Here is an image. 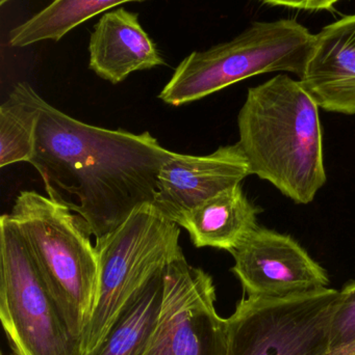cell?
Returning a JSON list of instances; mask_svg holds the SVG:
<instances>
[{
    "label": "cell",
    "instance_id": "cell-1",
    "mask_svg": "<svg viewBox=\"0 0 355 355\" xmlns=\"http://www.w3.org/2000/svg\"><path fill=\"white\" fill-rule=\"evenodd\" d=\"M173 154L149 132L92 126L44 100L29 164L48 196L87 221L96 243L154 204L160 168Z\"/></svg>",
    "mask_w": 355,
    "mask_h": 355
},
{
    "label": "cell",
    "instance_id": "cell-2",
    "mask_svg": "<svg viewBox=\"0 0 355 355\" xmlns=\"http://www.w3.org/2000/svg\"><path fill=\"white\" fill-rule=\"evenodd\" d=\"M319 110L300 80L281 74L250 87L238 116L250 173L296 204L312 202L327 183Z\"/></svg>",
    "mask_w": 355,
    "mask_h": 355
},
{
    "label": "cell",
    "instance_id": "cell-3",
    "mask_svg": "<svg viewBox=\"0 0 355 355\" xmlns=\"http://www.w3.org/2000/svg\"><path fill=\"white\" fill-rule=\"evenodd\" d=\"M8 214L69 329L83 341L98 285L97 252L87 221L35 190L21 191Z\"/></svg>",
    "mask_w": 355,
    "mask_h": 355
},
{
    "label": "cell",
    "instance_id": "cell-4",
    "mask_svg": "<svg viewBox=\"0 0 355 355\" xmlns=\"http://www.w3.org/2000/svg\"><path fill=\"white\" fill-rule=\"evenodd\" d=\"M314 40L294 19L252 23L235 39L183 58L158 98L177 107L265 73L291 72L300 78Z\"/></svg>",
    "mask_w": 355,
    "mask_h": 355
},
{
    "label": "cell",
    "instance_id": "cell-5",
    "mask_svg": "<svg viewBox=\"0 0 355 355\" xmlns=\"http://www.w3.org/2000/svg\"><path fill=\"white\" fill-rule=\"evenodd\" d=\"M179 236V225L154 204H147L96 242L98 285L91 320L83 337L85 355L101 344L126 304L154 275L185 256Z\"/></svg>",
    "mask_w": 355,
    "mask_h": 355
},
{
    "label": "cell",
    "instance_id": "cell-6",
    "mask_svg": "<svg viewBox=\"0 0 355 355\" xmlns=\"http://www.w3.org/2000/svg\"><path fill=\"white\" fill-rule=\"evenodd\" d=\"M0 320L12 355H85L8 213L0 218Z\"/></svg>",
    "mask_w": 355,
    "mask_h": 355
},
{
    "label": "cell",
    "instance_id": "cell-7",
    "mask_svg": "<svg viewBox=\"0 0 355 355\" xmlns=\"http://www.w3.org/2000/svg\"><path fill=\"white\" fill-rule=\"evenodd\" d=\"M339 304L333 288L243 297L229 318L227 355H327Z\"/></svg>",
    "mask_w": 355,
    "mask_h": 355
},
{
    "label": "cell",
    "instance_id": "cell-8",
    "mask_svg": "<svg viewBox=\"0 0 355 355\" xmlns=\"http://www.w3.org/2000/svg\"><path fill=\"white\" fill-rule=\"evenodd\" d=\"M215 304L212 277L185 256L173 261L165 270L162 310L144 355H227L229 323Z\"/></svg>",
    "mask_w": 355,
    "mask_h": 355
},
{
    "label": "cell",
    "instance_id": "cell-9",
    "mask_svg": "<svg viewBox=\"0 0 355 355\" xmlns=\"http://www.w3.org/2000/svg\"><path fill=\"white\" fill-rule=\"evenodd\" d=\"M231 271L247 296L281 297L327 288L325 269L291 236L258 227L233 252Z\"/></svg>",
    "mask_w": 355,
    "mask_h": 355
},
{
    "label": "cell",
    "instance_id": "cell-10",
    "mask_svg": "<svg viewBox=\"0 0 355 355\" xmlns=\"http://www.w3.org/2000/svg\"><path fill=\"white\" fill-rule=\"evenodd\" d=\"M250 175L238 143L204 156L174 152L160 168L154 206L179 225L190 211Z\"/></svg>",
    "mask_w": 355,
    "mask_h": 355
},
{
    "label": "cell",
    "instance_id": "cell-11",
    "mask_svg": "<svg viewBox=\"0 0 355 355\" xmlns=\"http://www.w3.org/2000/svg\"><path fill=\"white\" fill-rule=\"evenodd\" d=\"M300 83L322 110L355 114V14L315 35Z\"/></svg>",
    "mask_w": 355,
    "mask_h": 355
},
{
    "label": "cell",
    "instance_id": "cell-12",
    "mask_svg": "<svg viewBox=\"0 0 355 355\" xmlns=\"http://www.w3.org/2000/svg\"><path fill=\"white\" fill-rule=\"evenodd\" d=\"M89 53V68L113 85L122 83L131 73L166 64L137 12L123 8L104 12L94 25Z\"/></svg>",
    "mask_w": 355,
    "mask_h": 355
},
{
    "label": "cell",
    "instance_id": "cell-13",
    "mask_svg": "<svg viewBox=\"0 0 355 355\" xmlns=\"http://www.w3.org/2000/svg\"><path fill=\"white\" fill-rule=\"evenodd\" d=\"M260 212L238 184L190 211L179 225L189 233L195 248L233 252L258 227Z\"/></svg>",
    "mask_w": 355,
    "mask_h": 355
},
{
    "label": "cell",
    "instance_id": "cell-14",
    "mask_svg": "<svg viewBox=\"0 0 355 355\" xmlns=\"http://www.w3.org/2000/svg\"><path fill=\"white\" fill-rule=\"evenodd\" d=\"M165 270L154 275L126 304L104 341L89 355L145 354L162 310Z\"/></svg>",
    "mask_w": 355,
    "mask_h": 355
},
{
    "label": "cell",
    "instance_id": "cell-15",
    "mask_svg": "<svg viewBox=\"0 0 355 355\" xmlns=\"http://www.w3.org/2000/svg\"><path fill=\"white\" fill-rule=\"evenodd\" d=\"M44 99L27 83H19L0 107V168L31 162Z\"/></svg>",
    "mask_w": 355,
    "mask_h": 355
},
{
    "label": "cell",
    "instance_id": "cell-16",
    "mask_svg": "<svg viewBox=\"0 0 355 355\" xmlns=\"http://www.w3.org/2000/svg\"><path fill=\"white\" fill-rule=\"evenodd\" d=\"M146 0H53L8 33V45L22 48L43 41L58 42L85 21L127 2Z\"/></svg>",
    "mask_w": 355,
    "mask_h": 355
},
{
    "label": "cell",
    "instance_id": "cell-17",
    "mask_svg": "<svg viewBox=\"0 0 355 355\" xmlns=\"http://www.w3.org/2000/svg\"><path fill=\"white\" fill-rule=\"evenodd\" d=\"M355 339V281L339 291V304L331 331V349Z\"/></svg>",
    "mask_w": 355,
    "mask_h": 355
},
{
    "label": "cell",
    "instance_id": "cell-18",
    "mask_svg": "<svg viewBox=\"0 0 355 355\" xmlns=\"http://www.w3.org/2000/svg\"><path fill=\"white\" fill-rule=\"evenodd\" d=\"M266 4L274 6L295 8L304 10H331L341 0H261Z\"/></svg>",
    "mask_w": 355,
    "mask_h": 355
},
{
    "label": "cell",
    "instance_id": "cell-19",
    "mask_svg": "<svg viewBox=\"0 0 355 355\" xmlns=\"http://www.w3.org/2000/svg\"><path fill=\"white\" fill-rule=\"evenodd\" d=\"M327 355H355V339L343 345L329 349Z\"/></svg>",
    "mask_w": 355,
    "mask_h": 355
},
{
    "label": "cell",
    "instance_id": "cell-20",
    "mask_svg": "<svg viewBox=\"0 0 355 355\" xmlns=\"http://www.w3.org/2000/svg\"><path fill=\"white\" fill-rule=\"evenodd\" d=\"M10 1H13V0H0V6H4V4L8 3Z\"/></svg>",
    "mask_w": 355,
    "mask_h": 355
}]
</instances>
